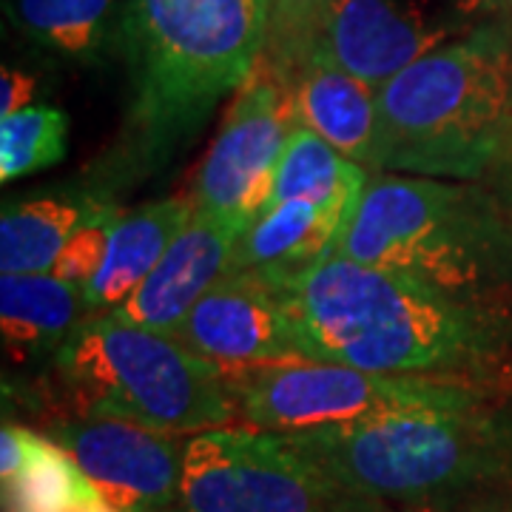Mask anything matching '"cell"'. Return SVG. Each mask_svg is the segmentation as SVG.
<instances>
[{
    "mask_svg": "<svg viewBox=\"0 0 512 512\" xmlns=\"http://www.w3.org/2000/svg\"><path fill=\"white\" fill-rule=\"evenodd\" d=\"M271 279L308 362L487 384L510 350V322L487 299L453 296L387 268L325 256Z\"/></svg>",
    "mask_w": 512,
    "mask_h": 512,
    "instance_id": "obj_1",
    "label": "cell"
},
{
    "mask_svg": "<svg viewBox=\"0 0 512 512\" xmlns=\"http://www.w3.org/2000/svg\"><path fill=\"white\" fill-rule=\"evenodd\" d=\"M268 0H126L131 72L123 163L151 171L239 92L268 49Z\"/></svg>",
    "mask_w": 512,
    "mask_h": 512,
    "instance_id": "obj_2",
    "label": "cell"
},
{
    "mask_svg": "<svg viewBox=\"0 0 512 512\" xmlns=\"http://www.w3.org/2000/svg\"><path fill=\"white\" fill-rule=\"evenodd\" d=\"M376 97L373 168L430 180L478 177L512 134L510 46L478 29L393 74Z\"/></svg>",
    "mask_w": 512,
    "mask_h": 512,
    "instance_id": "obj_3",
    "label": "cell"
},
{
    "mask_svg": "<svg viewBox=\"0 0 512 512\" xmlns=\"http://www.w3.org/2000/svg\"><path fill=\"white\" fill-rule=\"evenodd\" d=\"M57 376L83 404V416H109L160 433H208L237 419L222 367L171 333L117 316H89L55 353Z\"/></svg>",
    "mask_w": 512,
    "mask_h": 512,
    "instance_id": "obj_4",
    "label": "cell"
},
{
    "mask_svg": "<svg viewBox=\"0 0 512 512\" xmlns=\"http://www.w3.org/2000/svg\"><path fill=\"white\" fill-rule=\"evenodd\" d=\"M387 268L439 291L484 299L501 271L504 242L490 202L476 188L379 174L367 177L333 254Z\"/></svg>",
    "mask_w": 512,
    "mask_h": 512,
    "instance_id": "obj_5",
    "label": "cell"
},
{
    "mask_svg": "<svg viewBox=\"0 0 512 512\" xmlns=\"http://www.w3.org/2000/svg\"><path fill=\"white\" fill-rule=\"evenodd\" d=\"M282 439L342 487L384 504L441 498L495 467L493 427L481 413H387Z\"/></svg>",
    "mask_w": 512,
    "mask_h": 512,
    "instance_id": "obj_6",
    "label": "cell"
},
{
    "mask_svg": "<svg viewBox=\"0 0 512 512\" xmlns=\"http://www.w3.org/2000/svg\"><path fill=\"white\" fill-rule=\"evenodd\" d=\"M222 373L239 419L276 436L413 410L481 413V384L461 379L370 373L333 362H282Z\"/></svg>",
    "mask_w": 512,
    "mask_h": 512,
    "instance_id": "obj_7",
    "label": "cell"
},
{
    "mask_svg": "<svg viewBox=\"0 0 512 512\" xmlns=\"http://www.w3.org/2000/svg\"><path fill=\"white\" fill-rule=\"evenodd\" d=\"M180 512H390L262 430H208L185 444Z\"/></svg>",
    "mask_w": 512,
    "mask_h": 512,
    "instance_id": "obj_8",
    "label": "cell"
},
{
    "mask_svg": "<svg viewBox=\"0 0 512 512\" xmlns=\"http://www.w3.org/2000/svg\"><path fill=\"white\" fill-rule=\"evenodd\" d=\"M296 128L291 80L262 60L222 117L194 180L197 211L251 222L271 202L279 157Z\"/></svg>",
    "mask_w": 512,
    "mask_h": 512,
    "instance_id": "obj_9",
    "label": "cell"
},
{
    "mask_svg": "<svg viewBox=\"0 0 512 512\" xmlns=\"http://www.w3.org/2000/svg\"><path fill=\"white\" fill-rule=\"evenodd\" d=\"M493 0H333L316 52L370 86L478 32Z\"/></svg>",
    "mask_w": 512,
    "mask_h": 512,
    "instance_id": "obj_10",
    "label": "cell"
},
{
    "mask_svg": "<svg viewBox=\"0 0 512 512\" xmlns=\"http://www.w3.org/2000/svg\"><path fill=\"white\" fill-rule=\"evenodd\" d=\"M60 444L117 512H174L183 490L185 444L171 433L109 416L60 421Z\"/></svg>",
    "mask_w": 512,
    "mask_h": 512,
    "instance_id": "obj_11",
    "label": "cell"
},
{
    "mask_svg": "<svg viewBox=\"0 0 512 512\" xmlns=\"http://www.w3.org/2000/svg\"><path fill=\"white\" fill-rule=\"evenodd\" d=\"M174 339L222 370L308 362L279 285L254 271L222 276L188 311Z\"/></svg>",
    "mask_w": 512,
    "mask_h": 512,
    "instance_id": "obj_12",
    "label": "cell"
},
{
    "mask_svg": "<svg viewBox=\"0 0 512 512\" xmlns=\"http://www.w3.org/2000/svg\"><path fill=\"white\" fill-rule=\"evenodd\" d=\"M245 228L248 222L194 211L183 234L171 242L143 285L109 313L131 325L174 336L188 311L222 276L231 274Z\"/></svg>",
    "mask_w": 512,
    "mask_h": 512,
    "instance_id": "obj_13",
    "label": "cell"
},
{
    "mask_svg": "<svg viewBox=\"0 0 512 512\" xmlns=\"http://www.w3.org/2000/svg\"><path fill=\"white\" fill-rule=\"evenodd\" d=\"M291 97L299 126L311 128L353 163L373 168L379 134L376 86L313 49L293 72Z\"/></svg>",
    "mask_w": 512,
    "mask_h": 512,
    "instance_id": "obj_14",
    "label": "cell"
},
{
    "mask_svg": "<svg viewBox=\"0 0 512 512\" xmlns=\"http://www.w3.org/2000/svg\"><path fill=\"white\" fill-rule=\"evenodd\" d=\"M356 202H279L262 208L239 239L231 271L291 276L333 254Z\"/></svg>",
    "mask_w": 512,
    "mask_h": 512,
    "instance_id": "obj_15",
    "label": "cell"
},
{
    "mask_svg": "<svg viewBox=\"0 0 512 512\" xmlns=\"http://www.w3.org/2000/svg\"><path fill=\"white\" fill-rule=\"evenodd\" d=\"M194 211V200L171 197L128 211L126 217H117L111 225L106 259L92 282L83 288L89 311L120 308L157 268L171 242L183 234Z\"/></svg>",
    "mask_w": 512,
    "mask_h": 512,
    "instance_id": "obj_16",
    "label": "cell"
},
{
    "mask_svg": "<svg viewBox=\"0 0 512 512\" xmlns=\"http://www.w3.org/2000/svg\"><path fill=\"white\" fill-rule=\"evenodd\" d=\"M89 311L80 288L55 274H18L0 279V328L15 359L55 350Z\"/></svg>",
    "mask_w": 512,
    "mask_h": 512,
    "instance_id": "obj_17",
    "label": "cell"
},
{
    "mask_svg": "<svg viewBox=\"0 0 512 512\" xmlns=\"http://www.w3.org/2000/svg\"><path fill=\"white\" fill-rule=\"evenodd\" d=\"M111 202L97 197H32L6 202L0 217V271L3 276L49 274L57 256L80 225L103 214Z\"/></svg>",
    "mask_w": 512,
    "mask_h": 512,
    "instance_id": "obj_18",
    "label": "cell"
},
{
    "mask_svg": "<svg viewBox=\"0 0 512 512\" xmlns=\"http://www.w3.org/2000/svg\"><path fill=\"white\" fill-rule=\"evenodd\" d=\"M365 183V165L348 160L345 154L328 146L319 134H313L311 128L296 123L291 140L276 165L274 194H271L268 205H279V202H313V205L359 202Z\"/></svg>",
    "mask_w": 512,
    "mask_h": 512,
    "instance_id": "obj_19",
    "label": "cell"
},
{
    "mask_svg": "<svg viewBox=\"0 0 512 512\" xmlns=\"http://www.w3.org/2000/svg\"><path fill=\"white\" fill-rule=\"evenodd\" d=\"M100 493L60 444L29 433L23 461L3 476V512H80Z\"/></svg>",
    "mask_w": 512,
    "mask_h": 512,
    "instance_id": "obj_20",
    "label": "cell"
},
{
    "mask_svg": "<svg viewBox=\"0 0 512 512\" xmlns=\"http://www.w3.org/2000/svg\"><path fill=\"white\" fill-rule=\"evenodd\" d=\"M3 9L37 46L74 60L100 55L117 23V0H3Z\"/></svg>",
    "mask_w": 512,
    "mask_h": 512,
    "instance_id": "obj_21",
    "label": "cell"
},
{
    "mask_svg": "<svg viewBox=\"0 0 512 512\" xmlns=\"http://www.w3.org/2000/svg\"><path fill=\"white\" fill-rule=\"evenodd\" d=\"M69 148V117L55 106H29L0 120V180L52 168Z\"/></svg>",
    "mask_w": 512,
    "mask_h": 512,
    "instance_id": "obj_22",
    "label": "cell"
},
{
    "mask_svg": "<svg viewBox=\"0 0 512 512\" xmlns=\"http://www.w3.org/2000/svg\"><path fill=\"white\" fill-rule=\"evenodd\" d=\"M271 3V29L265 57L276 72L288 80L311 57L319 43L322 26L333 0H268Z\"/></svg>",
    "mask_w": 512,
    "mask_h": 512,
    "instance_id": "obj_23",
    "label": "cell"
},
{
    "mask_svg": "<svg viewBox=\"0 0 512 512\" xmlns=\"http://www.w3.org/2000/svg\"><path fill=\"white\" fill-rule=\"evenodd\" d=\"M114 220H117V211L111 205L103 214L92 217L86 225H80L72 237H69V242L63 245V251L57 256L52 274L83 291L94 279V274L100 271L103 259H106Z\"/></svg>",
    "mask_w": 512,
    "mask_h": 512,
    "instance_id": "obj_24",
    "label": "cell"
},
{
    "mask_svg": "<svg viewBox=\"0 0 512 512\" xmlns=\"http://www.w3.org/2000/svg\"><path fill=\"white\" fill-rule=\"evenodd\" d=\"M35 92L37 80L32 74L6 66L0 74V117H12L18 111L29 109L35 100Z\"/></svg>",
    "mask_w": 512,
    "mask_h": 512,
    "instance_id": "obj_25",
    "label": "cell"
},
{
    "mask_svg": "<svg viewBox=\"0 0 512 512\" xmlns=\"http://www.w3.org/2000/svg\"><path fill=\"white\" fill-rule=\"evenodd\" d=\"M80 512H117V510H114V507H111L109 501H106V498L100 495L97 501H92V504H89L86 510H80Z\"/></svg>",
    "mask_w": 512,
    "mask_h": 512,
    "instance_id": "obj_26",
    "label": "cell"
},
{
    "mask_svg": "<svg viewBox=\"0 0 512 512\" xmlns=\"http://www.w3.org/2000/svg\"><path fill=\"white\" fill-rule=\"evenodd\" d=\"M510 3H512V0H510Z\"/></svg>",
    "mask_w": 512,
    "mask_h": 512,
    "instance_id": "obj_27",
    "label": "cell"
},
{
    "mask_svg": "<svg viewBox=\"0 0 512 512\" xmlns=\"http://www.w3.org/2000/svg\"><path fill=\"white\" fill-rule=\"evenodd\" d=\"M177 512H180V510H177Z\"/></svg>",
    "mask_w": 512,
    "mask_h": 512,
    "instance_id": "obj_28",
    "label": "cell"
}]
</instances>
